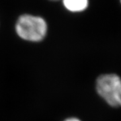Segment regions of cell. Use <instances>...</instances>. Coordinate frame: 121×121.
Wrapping results in <instances>:
<instances>
[{
	"label": "cell",
	"mask_w": 121,
	"mask_h": 121,
	"mask_svg": "<svg viewBox=\"0 0 121 121\" xmlns=\"http://www.w3.org/2000/svg\"><path fill=\"white\" fill-rule=\"evenodd\" d=\"M16 31L22 39L39 42L43 40L47 32V24L43 17L24 14L18 18Z\"/></svg>",
	"instance_id": "6da1fadb"
},
{
	"label": "cell",
	"mask_w": 121,
	"mask_h": 121,
	"mask_svg": "<svg viewBox=\"0 0 121 121\" xmlns=\"http://www.w3.org/2000/svg\"><path fill=\"white\" fill-rule=\"evenodd\" d=\"M95 89L110 106L121 107V79L117 75H101L96 79Z\"/></svg>",
	"instance_id": "7a4b0ae2"
},
{
	"label": "cell",
	"mask_w": 121,
	"mask_h": 121,
	"mask_svg": "<svg viewBox=\"0 0 121 121\" xmlns=\"http://www.w3.org/2000/svg\"><path fill=\"white\" fill-rule=\"evenodd\" d=\"M63 5L71 12H77L86 9L88 5V0H63Z\"/></svg>",
	"instance_id": "3957f363"
},
{
	"label": "cell",
	"mask_w": 121,
	"mask_h": 121,
	"mask_svg": "<svg viewBox=\"0 0 121 121\" xmlns=\"http://www.w3.org/2000/svg\"><path fill=\"white\" fill-rule=\"evenodd\" d=\"M63 121H82L81 119H79V118L75 117H70L68 118H66Z\"/></svg>",
	"instance_id": "277c9868"
},
{
	"label": "cell",
	"mask_w": 121,
	"mask_h": 121,
	"mask_svg": "<svg viewBox=\"0 0 121 121\" xmlns=\"http://www.w3.org/2000/svg\"><path fill=\"white\" fill-rule=\"evenodd\" d=\"M52 1H56V0H52Z\"/></svg>",
	"instance_id": "5b68a950"
},
{
	"label": "cell",
	"mask_w": 121,
	"mask_h": 121,
	"mask_svg": "<svg viewBox=\"0 0 121 121\" xmlns=\"http://www.w3.org/2000/svg\"></svg>",
	"instance_id": "8992f818"
}]
</instances>
